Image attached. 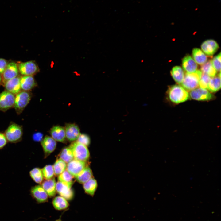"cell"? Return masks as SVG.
I'll return each mask as SVG.
<instances>
[{
  "instance_id": "cell-1",
  "label": "cell",
  "mask_w": 221,
  "mask_h": 221,
  "mask_svg": "<svg viewBox=\"0 0 221 221\" xmlns=\"http://www.w3.org/2000/svg\"><path fill=\"white\" fill-rule=\"evenodd\" d=\"M167 95L170 101L176 104L187 101L189 97L188 91L178 85L170 86L168 90Z\"/></svg>"
},
{
  "instance_id": "cell-2",
  "label": "cell",
  "mask_w": 221,
  "mask_h": 221,
  "mask_svg": "<svg viewBox=\"0 0 221 221\" xmlns=\"http://www.w3.org/2000/svg\"><path fill=\"white\" fill-rule=\"evenodd\" d=\"M4 134L8 142L11 143L19 142L22 139L23 134L22 126L12 122Z\"/></svg>"
},
{
  "instance_id": "cell-3",
  "label": "cell",
  "mask_w": 221,
  "mask_h": 221,
  "mask_svg": "<svg viewBox=\"0 0 221 221\" xmlns=\"http://www.w3.org/2000/svg\"><path fill=\"white\" fill-rule=\"evenodd\" d=\"M202 74V72L199 70L192 73L186 72L181 85L185 89L188 91L197 88Z\"/></svg>"
},
{
  "instance_id": "cell-4",
  "label": "cell",
  "mask_w": 221,
  "mask_h": 221,
  "mask_svg": "<svg viewBox=\"0 0 221 221\" xmlns=\"http://www.w3.org/2000/svg\"><path fill=\"white\" fill-rule=\"evenodd\" d=\"M32 97L30 91H21L15 95L14 107L18 114H20L29 103Z\"/></svg>"
},
{
  "instance_id": "cell-5",
  "label": "cell",
  "mask_w": 221,
  "mask_h": 221,
  "mask_svg": "<svg viewBox=\"0 0 221 221\" xmlns=\"http://www.w3.org/2000/svg\"><path fill=\"white\" fill-rule=\"evenodd\" d=\"M69 147L71 149L74 159L86 161L90 157L87 147L77 141L72 143Z\"/></svg>"
},
{
  "instance_id": "cell-6",
  "label": "cell",
  "mask_w": 221,
  "mask_h": 221,
  "mask_svg": "<svg viewBox=\"0 0 221 221\" xmlns=\"http://www.w3.org/2000/svg\"><path fill=\"white\" fill-rule=\"evenodd\" d=\"M19 74L21 76H33L40 72L39 66L34 60L17 62Z\"/></svg>"
},
{
  "instance_id": "cell-7",
  "label": "cell",
  "mask_w": 221,
  "mask_h": 221,
  "mask_svg": "<svg viewBox=\"0 0 221 221\" xmlns=\"http://www.w3.org/2000/svg\"><path fill=\"white\" fill-rule=\"evenodd\" d=\"M1 75L2 85L7 81L20 75L17 62L9 61L6 68Z\"/></svg>"
},
{
  "instance_id": "cell-8",
  "label": "cell",
  "mask_w": 221,
  "mask_h": 221,
  "mask_svg": "<svg viewBox=\"0 0 221 221\" xmlns=\"http://www.w3.org/2000/svg\"><path fill=\"white\" fill-rule=\"evenodd\" d=\"M73 183V182H66L58 181L56 183V191L66 200H71L74 196L73 192L71 188Z\"/></svg>"
},
{
  "instance_id": "cell-9",
  "label": "cell",
  "mask_w": 221,
  "mask_h": 221,
  "mask_svg": "<svg viewBox=\"0 0 221 221\" xmlns=\"http://www.w3.org/2000/svg\"><path fill=\"white\" fill-rule=\"evenodd\" d=\"M15 95L6 90L0 93V110L5 112L14 107Z\"/></svg>"
},
{
  "instance_id": "cell-10",
  "label": "cell",
  "mask_w": 221,
  "mask_h": 221,
  "mask_svg": "<svg viewBox=\"0 0 221 221\" xmlns=\"http://www.w3.org/2000/svg\"><path fill=\"white\" fill-rule=\"evenodd\" d=\"M189 95L192 99L198 101H208L213 98V95L209 91L201 88L191 91Z\"/></svg>"
},
{
  "instance_id": "cell-11",
  "label": "cell",
  "mask_w": 221,
  "mask_h": 221,
  "mask_svg": "<svg viewBox=\"0 0 221 221\" xmlns=\"http://www.w3.org/2000/svg\"><path fill=\"white\" fill-rule=\"evenodd\" d=\"M32 197L38 203H41L48 201V196L41 185L32 187L30 190Z\"/></svg>"
},
{
  "instance_id": "cell-12",
  "label": "cell",
  "mask_w": 221,
  "mask_h": 221,
  "mask_svg": "<svg viewBox=\"0 0 221 221\" xmlns=\"http://www.w3.org/2000/svg\"><path fill=\"white\" fill-rule=\"evenodd\" d=\"M86 166V161L74 159L68 163L66 170L75 177Z\"/></svg>"
},
{
  "instance_id": "cell-13",
  "label": "cell",
  "mask_w": 221,
  "mask_h": 221,
  "mask_svg": "<svg viewBox=\"0 0 221 221\" xmlns=\"http://www.w3.org/2000/svg\"><path fill=\"white\" fill-rule=\"evenodd\" d=\"M20 75L6 81L3 85L5 90L14 95H16L21 90L20 79Z\"/></svg>"
},
{
  "instance_id": "cell-14",
  "label": "cell",
  "mask_w": 221,
  "mask_h": 221,
  "mask_svg": "<svg viewBox=\"0 0 221 221\" xmlns=\"http://www.w3.org/2000/svg\"><path fill=\"white\" fill-rule=\"evenodd\" d=\"M66 137L69 141L77 140L80 133L78 126L74 123H68L64 127Z\"/></svg>"
},
{
  "instance_id": "cell-15",
  "label": "cell",
  "mask_w": 221,
  "mask_h": 221,
  "mask_svg": "<svg viewBox=\"0 0 221 221\" xmlns=\"http://www.w3.org/2000/svg\"><path fill=\"white\" fill-rule=\"evenodd\" d=\"M20 83L21 90L29 91L36 87L37 83L33 76H21Z\"/></svg>"
},
{
  "instance_id": "cell-16",
  "label": "cell",
  "mask_w": 221,
  "mask_h": 221,
  "mask_svg": "<svg viewBox=\"0 0 221 221\" xmlns=\"http://www.w3.org/2000/svg\"><path fill=\"white\" fill-rule=\"evenodd\" d=\"M219 47L217 42L212 39L206 40L201 45V48L203 52L208 56L213 55L217 51Z\"/></svg>"
},
{
  "instance_id": "cell-17",
  "label": "cell",
  "mask_w": 221,
  "mask_h": 221,
  "mask_svg": "<svg viewBox=\"0 0 221 221\" xmlns=\"http://www.w3.org/2000/svg\"><path fill=\"white\" fill-rule=\"evenodd\" d=\"M41 145L44 151L46 156L49 155L56 149V141L52 137L46 136L41 141Z\"/></svg>"
},
{
  "instance_id": "cell-18",
  "label": "cell",
  "mask_w": 221,
  "mask_h": 221,
  "mask_svg": "<svg viewBox=\"0 0 221 221\" xmlns=\"http://www.w3.org/2000/svg\"><path fill=\"white\" fill-rule=\"evenodd\" d=\"M182 66L184 70L188 73L195 72L198 68L197 63L189 55H187L183 58Z\"/></svg>"
},
{
  "instance_id": "cell-19",
  "label": "cell",
  "mask_w": 221,
  "mask_h": 221,
  "mask_svg": "<svg viewBox=\"0 0 221 221\" xmlns=\"http://www.w3.org/2000/svg\"><path fill=\"white\" fill-rule=\"evenodd\" d=\"M51 137L55 141L64 142L66 139L64 128L60 126H53L50 130Z\"/></svg>"
},
{
  "instance_id": "cell-20",
  "label": "cell",
  "mask_w": 221,
  "mask_h": 221,
  "mask_svg": "<svg viewBox=\"0 0 221 221\" xmlns=\"http://www.w3.org/2000/svg\"><path fill=\"white\" fill-rule=\"evenodd\" d=\"M56 182L54 178L44 181L41 186L47 193L48 196L52 197L55 196L56 192Z\"/></svg>"
},
{
  "instance_id": "cell-21",
  "label": "cell",
  "mask_w": 221,
  "mask_h": 221,
  "mask_svg": "<svg viewBox=\"0 0 221 221\" xmlns=\"http://www.w3.org/2000/svg\"><path fill=\"white\" fill-rule=\"evenodd\" d=\"M92 177L93 174L91 170L90 167L87 166L75 177L78 182L83 184Z\"/></svg>"
},
{
  "instance_id": "cell-22",
  "label": "cell",
  "mask_w": 221,
  "mask_h": 221,
  "mask_svg": "<svg viewBox=\"0 0 221 221\" xmlns=\"http://www.w3.org/2000/svg\"><path fill=\"white\" fill-rule=\"evenodd\" d=\"M220 72L216 76L211 78L208 85L207 89L212 92H216L221 88Z\"/></svg>"
},
{
  "instance_id": "cell-23",
  "label": "cell",
  "mask_w": 221,
  "mask_h": 221,
  "mask_svg": "<svg viewBox=\"0 0 221 221\" xmlns=\"http://www.w3.org/2000/svg\"><path fill=\"white\" fill-rule=\"evenodd\" d=\"M52 204L54 208L57 210L66 209L69 206L67 200L61 196L55 197L52 200Z\"/></svg>"
},
{
  "instance_id": "cell-24",
  "label": "cell",
  "mask_w": 221,
  "mask_h": 221,
  "mask_svg": "<svg viewBox=\"0 0 221 221\" xmlns=\"http://www.w3.org/2000/svg\"><path fill=\"white\" fill-rule=\"evenodd\" d=\"M192 56L196 63L199 65H202L207 61V56L199 48H195L193 49Z\"/></svg>"
},
{
  "instance_id": "cell-25",
  "label": "cell",
  "mask_w": 221,
  "mask_h": 221,
  "mask_svg": "<svg viewBox=\"0 0 221 221\" xmlns=\"http://www.w3.org/2000/svg\"><path fill=\"white\" fill-rule=\"evenodd\" d=\"M97 186L96 180L93 177L83 184V187L86 193L92 196H94Z\"/></svg>"
},
{
  "instance_id": "cell-26",
  "label": "cell",
  "mask_w": 221,
  "mask_h": 221,
  "mask_svg": "<svg viewBox=\"0 0 221 221\" xmlns=\"http://www.w3.org/2000/svg\"><path fill=\"white\" fill-rule=\"evenodd\" d=\"M171 76L176 82L181 84L184 76L183 69L179 66L173 67L171 71Z\"/></svg>"
},
{
  "instance_id": "cell-27",
  "label": "cell",
  "mask_w": 221,
  "mask_h": 221,
  "mask_svg": "<svg viewBox=\"0 0 221 221\" xmlns=\"http://www.w3.org/2000/svg\"><path fill=\"white\" fill-rule=\"evenodd\" d=\"M201 70L203 73L207 74L211 77L215 76L217 73L213 66L211 60H209L202 65L201 67Z\"/></svg>"
},
{
  "instance_id": "cell-28",
  "label": "cell",
  "mask_w": 221,
  "mask_h": 221,
  "mask_svg": "<svg viewBox=\"0 0 221 221\" xmlns=\"http://www.w3.org/2000/svg\"><path fill=\"white\" fill-rule=\"evenodd\" d=\"M29 175L31 178L36 183L41 184L43 179V176L41 169L35 168L29 172Z\"/></svg>"
},
{
  "instance_id": "cell-29",
  "label": "cell",
  "mask_w": 221,
  "mask_h": 221,
  "mask_svg": "<svg viewBox=\"0 0 221 221\" xmlns=\"http://www.w3.org/2000/svg\"><path fill=\"white\" fill-rule=\"evenodd\" d=\"M67 165L66 163L61 159H57L53 166L54 174L59 176L66 169Z\"/></svg>"
},
{
  "instance_id": "cell-30",
  "label": "cell",
  "mask_w": 221,
  "mask_h": 221,
  "mask_svg": "<svg viewBox=\"0 0 221 221\" xmlns=\"http://www.w3.org/2000/svg\"><path fill=\"white\" fill-rule=\"evenodd\" d=\"M59 157L66 163H68L74 159L72 151L69 147L64 148L62 150L59 155Z\"/></svg>"
},
{
  "instance_id": "cell-31",
  "label": "cell",
  "mask_w": 221,
  "mask_h": 221,
  "mask_svg": "<svg viewBox=\"0 0 221 221\" xmlns=\"http://www.w3.org/2000/svg\"><path fill=\"white\" fill-rule=\"evenodd\" d=\"M41 170L43 177L45 180H48L52 178L54 175L53 166L52 165H46Z\"/></svg>"
},
{
  "instance_id": "cell-32",
  "label": "cell",
  "mask_w": 221,
  "mask_h": 221,
  "mask_svg": "<svg viewBox=\"0 0 221 221\" xmlns=\"http://www.w3.org/2000/svg\"><path fill=\"white\" fill-rule=\"evenodd\" d=\"M73 176L65 170L58 176V180L61 182H73Z\"/></svg>"
},
{
  "instance_id": "cell-33",
  "label": "cell",
  "mask_w": 221,
  "mask_h": 221,
  "mask_svg": "<svg viewBox=\"0 0 221 221\" xmlns=\"http://www.w3.org/2000/svg\"><path fill=\"white\" fill-rule=\"evenodd\" d=\"M211 78L206 74L203 73L199 83V86L201 88L207 89L208 83Z\"/></svg>"
},
{
  "instance_id": "cell-34",
  "label": "cell",
  "mask_w": 221,
  "mask_h": 221,
  "mask_svg": "<svg viewBox=\"0 0 221 221\" xmlns=\"http://www.w3.org/2000/svg\"><path fill=\"white\" fill-rule=\"evenodd\" d=\"M213 67L217 72H220L221 53L215 56L211 60Z\"/></svg>"
},
{
  "instance_id": "cell-35",
  "label": "cell",
  "mask_w": 221,
  "mask_h": 221,
  "mask_svg": "<svg viewBox=\"0 0 221 221\" xmlns=\"http://www.w3.org/2000/svg\"><path fill=\"white\" fill-rule=\"evenodd\" d=\"M77 140L76 141L87 147L88 146L90 143L89 137L88 135L84 134H80Z\"/></svg>"
},
{
  "instance_id": "cell-36",
  "label": "cell",
  "mask_w": 221,
  "mask_h": 221,
  "mask_svg": "<svg viewBox=\"0 0 221 221\" xmlns=\"http://www.w3.org/2000/svg\"><path fill=\"white\" fill-rule=\"evenodd\" d=\"M8 62V60L5 59L0 58V74L1 75L4 71Z\"/></svg>"
},
{
  "instance_id": "cell-37",
  "label": "cell",
  "mask_w": 221,
  "mask_h": 221,
  "mask_svg": "<svg viewBox=\"0 0 221 221\" xmlns=\"http://www.w3.org/2000/svg\"><path fill=\"white\" fill-rule=\"evenodd\" d=\"M8 141L4 133L0 132V150L6 145Z\"/></svg>"
},
{
  "instance_id": "cell-38",
  "label": "cell",
  "mask_w": 221,
  "mask_h": 221,
  "mask_svg": "<svg viewBox=\"0 0 221 221\" xmlns=\"http://www.w3.org/2000/svg\"><path fill=\"white\" fill-rule=\"evenodd\" d=\"M33 139L35 141L39 142L41 141L43 137V134L40 132L34 133L33 135Z\"/></svg>"
},
{
  "instance_id": "cell-39",
  "label": "cell",
  "mask_w": 221,
  "mask_h": 221,
  "mask_svg": "<svg viewBox=\"0 0 221 221\" xmlns=\"http://www.w3.org/2000/svg\"><path fill=\"white\" fill-rule=\"evenodd\" d=\"M2 84V80L1 75L0 74V85Z\"/></svg>"
},
{
  "instance_id": "cell-40",
  "label": "cell",
  "mask_w": 221,
  "mask_h": 221,
  "mask_svg": "<svg viewBox=\"0 0 221 221\" xmlns=\"http://www.w3.org/2000/svg\"><path fill=\"white\" fill-rule=\"evenodd\" d=\"M61 216H60L59 218L57 219H56L55 221H62V220H61Z\"/></svg>"
}]
</instances>
